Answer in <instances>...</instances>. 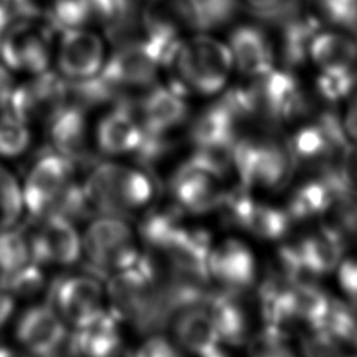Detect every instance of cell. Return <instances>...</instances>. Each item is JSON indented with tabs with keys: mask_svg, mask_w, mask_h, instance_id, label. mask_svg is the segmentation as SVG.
I'll return each instance as SVG.
<instances>
[{
	"mask_svg": "<svg viewBox=\"0 0 357 357\" xmlns=\"http://www.w3.org/2000/svg\"><path fill=\"white\" fill-rule=\"evenodd\" d=\"M163 74L190 99L216 98L236 77L225 39L204 31H194L180 40L165 63Z\"/></svg>",
	"mask_w": 357,
	"mask_h": 357,
	"instance_id": "1",
	"label": "cell"
},
{
	"mask_svg": "<svg viewBox=\"0 0 357 357\" xmlns=\"http://www.w3.org/2000/svg\"><path fill=\"white\" fill-rule=\"evenodd\" d=\"M91 215L131 219L156 197L158 183L148 167L105 159L92 165L81 180Z\"/></svg>",
	"mask_w": 357,
	"mask_h": 357,
	"instance_id": "2",
	"label": "cell"
},
{
	"mask_svg": "<svg viewBox=\"0 0 357 357\" xmlns=\"http://www.w3.org/2000/svg\"><path fill=\"white\" fill-rule=\"evenodd\" d=\"M77 166L50 149L36 156L21 178L25 216L59 215L77 222L89 215Z\"/></svg>",
	"mask_w": 357,
	"mask_h": 357,
	"instance_id": "3",
	"label": "cell"
},
{
	"mask_svg": "<svg viewBox=\"0 0 357 357\" xmlns=\"http://www.w3.org/2000/svg\"><path fill=\"white\" fill-rule=\"evenodd\" d=\"M233 169L247 190L280 191L289 185L297 163L286 138L266 131L238 135L233 145Z\"/></svg>",
	"mask_w": 357,
	"mask_h": 357,
	"instance_id": "4",
	"label": "cell"
},
{
	"mask_svg": "<svg viewBox=\"0 0 357 357\" xmlns=\"http://www.w3.org/2000/svg\"><path fill=\"white\" fill-rule=\"evenodd\" d=\"M82 258L102 278L135 265L141 258L138 236L128 219L93 215L81 230Z\"/></svg>",
	"mask_w": 357,
	"mask_h": 357,
	"instance_id": "5",
	"label": "cell"
},
{
	"mask_svg": "<svg viewBox=\"0 0 357 357\" xmlns=\"http://www.w3.org/2000/svg\"><path fill=\"white\" fill-rule=\"evenodd\" d=\"M110 53V42L98 28L60 29L54 38L52 70L66 82H93L103 74Z\"/></svg>",
	"mask_w": 357,
	"mask_h": 357,
	"instance_id": "6",
	"label": "cell"
},
{
	"mask_svg": "<svg viewBox=\"0 0 357 357\" xmlns=\"http://www.w3.org/2000/svg\"><path fill=\"white\" fill-rule=\"evenodd\" d=\"M53 32L38 18H15L0 33V66L18 78L52 70Z\"/></svg>",
	"mask_w": 357,
	"mask_h": 357,
	"instance_id": "7",
	"label": "cell"
},
{
	"mask_svg": "<svg viewBox=\"0 0 357 357\" xmlns=\"http://www.w3.org/2000/svg\"><path fill=\"white\" fill-rule=\"evenodd\" d=\"M162 75V66L137 38L117 52L112 50L99 79L103 81L109 95L119 96V102L132 105L141 95L160 82Z\"/></svg>",
	"mask_w": 357,
	"mask_h": 357,
	"instance_id": "8",
	"label": "cell"
},
{
	"mask_svg": "<svg viewBox=\"0 0 357 357\" xmlns=\"http://www.w3.org/2000/svg\"><path fill=\"white\" fill-rule=\"evenodd\" d=\"M49 303L66 325L79 329L109 312L106 283L95 272H70L50 287Z\"/></svg>",
	"mask_w": 357,
	"mask_h": 357,
	"instance_id": "9",
	"label": "cell"
},
{
	"mask_svg": "<svg viewBox=\"0 0 357 357\" xmlns=\"http://www.w3.org/2000/svg\"><path fill=\"white\" fill-rule=\"evenodd\" d=\"M32 229L28 233L32 258L36 264L47 268H71L82 259L81 230L77 222L50 215L32 219Z\"/></svg>",
	"mask_w": 357,
	"mask_h": 357,
	"instance_id": "10",
	"label": "cell"
},
{
	"mask_svg": "<svg viewBox=\"0 0 357 357\" xmlns=\"http://www.w3.org/2000/svg\"><path fill=\"white\" fill-rule=\"evenodd\" d=\"M11 324L14 343L35 357H56L68 342L70 328L49 301L31 303Z\"/></svg>",
	"mask_w": 357,
	"mask_h": 357,
	"instance_id": "11",
	"label": "cell"
},
{
	"mask_svg": "<svg viewBox=\"0 0 357 357\" xmlns=\"http://www.w3.org/2000/svg\"><path fill=\"white\" fill-rule=\"evenodd\" d=\"M236 75L241 79L258 77L278 66L273 32L266 24L254 21L236 22L225 39Z\"/></svg>",
	"mask_w": 357,
	"mask_h": 357,
	"instance_id": "12",
	"label": "cell"
},
{
	"mask_svg": "<svg viewBox=\"0 0 357 357\" xmlns=\"http://www.w3.org/2000/svg\"><path fill=\"white\" fill-rule=\"evenodd\" d=\"M132 107L145 132L172 135L191 117L190 98L162 79L141 95Z\"/></svg>",
	"mask_w": 357,
	"mask_h": 357,
	"instance_id": "13",
	"label": "cell"
},
{
	"mask_svg": "<svg viewBox=\"0 0 357 357\" xmlns=\"http://www.w3.org/2000/svg\"><path fill=\"white\" fill-rule=\"evenodd\" d=\"M244 124L245 120L225 91L190 117L187 137L194 148L233 146Z\"/></svg>",
	"mask_w": 357,
	"mask_h": 357,
	"instance_id": "14",
	"label": "cell"
},
{
	"mask_svg": "<svg viewBox=\"0 0 357 357\" xmlns=\"http://www.w3.org/2000/svg\"><path fill=\"white\" fill-rule=\"evenodd\" d=\"M144 128L131 103L117 102L92 123V146L107 159L135 155Z\"/></svg>",
	"mask_w": 357,
	"mask_h": 357,
	"instance_id": "15",
	"label": "cell"
},
{
	"mask_svg": "<svg viewBox=\"0 0 357 357\" xmlns=\"http://www.w3.org/2000/svg\"><path fill=\"white\" fill-rule=\"evenodd\" d=\"M49 149L73 160L84 162L92 149V121L77 105H61L45 121Z\"/></svg>",
	"mask_w": 357,
	"mask_h": 357,
	"instance_id": "16",
	"label": "cell"
},
{
	"mask_svg": "<svg viewBox=\"0 0 357 357\" xmlns=\"http://www.w3.org/2000/svg\"><path fill=\"white\" fill-rule=\"evenodd\" d=\"M222 180L185 159L172 174L169 191L180 212L201 215L216 209L223 190Z\"/></svg>",
	"mask_w": 357,
	"mask_h": 357,
	"instance_id": "17",
	"label": "cell"
},
{
	"mask_svg": "<svg viewBox=\"0 0 357 357\" xmlns=\"http://www.w3.org/2000/svg\"><path fill=\"white\" fill-rule=\"evenodd\" d=\"M17 86L8 93L7 109L20 114L29 123L47 117L64 105V88L63 81L53 70L33 75L20 78Z\"/></svg>",
	"mask_w": 357,
	"mask_h": 357,
	"instance_id": "18",
	"label": "cell"
},
{
	"mask_svg": "<svg viewBox=\"0 0 357 357\" xmlns=\"http://www.w3.org/2000/svg\"><path fill=\"white\" fill-rule=\"evenodd\" d=\"M209 279L220 289L245 293L257 280V261L251 248L237 238H227L212 245L208 258Z\"/></svg>",
	"mask_w": 357,
	"mask_h": 357,
	"instance_id": "19",
	"label": "cell"
},
{
	"mask_svg": "<svg viewBox=\"0 0 357 357\" xmlns=\"http://www.w3.org/2000/svg\"><path fill=\"white\" fill-rule=\"evenodd\" d=\"M212 241L208 231L198 227L178 225L156 251L174 271L209 280L208 258Z\"/></svg>",
	"mask_w": 357,
	"mask_h": 357,
	"instance_id": "20",
	"label": "cell"
},
{
	"mask_svg": "<svg viewBox=\"0 0 357 357\" xmlns=\"http://www.w3.org/2000/svg\"><path fill=\"white\" fill-rule=\"evenodd\" d=\"M130 0H47L52 22L60 29L91 26L100 29L121 22Z\"/></svg>",
	"mask_w": 357,
	"mask_h": 357,
	"instance_id": "21",
	"label": "cell"
},
{
	"mask_svg": "<svg viewBox=\"0 0 357 357\" xmlns=\"http://www.w3.org/2000/svg\"><path fill=\"white\" fill-rule=\"evenodd\" d=\"M278 66L298 71L307 67L308 49L317 31L322 26L307 7H301L273 25Z\"/></svg>",
	"mask_w": 357,
	"mask_h": 357,
	"instance_id": "22",
	"label": "cell"
},
{
	"mask_svg": "<svg viewBox=\"0 0 357 357\" xmlns=\"http://www.w3.org/2000/svg\"><path fill=\"white\" fill-rule=\"evenodd\" d=\"M229 225L257 238L275 241L289 233L293 220L284 208L257 201L248 191L236 202Z\"/></svg>",
	"mask_w": 357,
	"mask_h": 357,
	"instance_id": "23",
	"label": "cell"
},
{
	"mask_svg": "<svg viewBox=\"0 0 357 357\" xmlns=\"http://www.w3.org/2000/svg\"><path fill=\"white\" fill-rule=\"evenodd\" d=\"M121 322L109 311L99 319L74 329L68 346L75 357H132L126 343Z\"/></svg>",
	"mask_w": 357,
	"mask_h": 357,
	"instance_id": "24",
	"label": "cell"
},
{
	"mask_svg": "<svg viewBox=\"0 0 357 357\" xmlns=\"http://www.w3.org/2000/svg\"><path fill=\"white\" fill-rule=\"evenodd\" d=\"M307 67L312 71L357 70V35L321 26L311 40Z\"/></svg>",
	"mask_w": 357,
	"mask_h": 357,
	"instance_id": "25",
	"label": "cell"
},
{
	"mask_svg": "<svg viewBox=\"0 0 357 357\" xmlns=\"http://www.w3.org/2000/svg\"><path fill=\"white\" fill-rule=\"evenodd\" d=\"M244 294L222 289L211 291L206 301L219 340L229 346H240L250 339L251 318Z\"/></svg>",
	"mask_w": 357,
	"mask_h": 357,
	"instance_id": "26",
	"label": "cell"
},
{
	"mask_svg": "<svg viewBox=\"0 0 357 357\" xmlns=\"http://www.w3.org/2000/svg\"><path fill=\"white\" fill-rule=\"evenodd\" d=\"M169 326L176 344L197 357H204L219 347L220 340L206 304L178 311Z\"/></svg>",
	"mask_w": 357,
	"mask_h": 357,
	"instance_id": "27",
	"label": "cell"
},
{
	"mask_svg": "<svg viewBox=\"0 0 357 357\" xmlns=\"http://www.w3.org/2000/svg\"><path fill=\"white\" fill-rule=\"evenodd\" d=\"M339 194L340 190L329 177L317 173L290 192L284 209L293 223L310 220L329 212Z\"/></svg>",
	"mask_w": 357,
	"mask_h": 357,
	"instance_id": "28",
	"label": "cell"
},
{
	"mask_svg": "<svg viewBox=\"0 0 357 357\" xmlns=\"http://www.w3.org/2000/svg\"><path fill=\"white\" fill-rule=\"evenodd\" d=\"M194 31L215 32L230 25L240 7L238 0H181Z\"/></svg>",
	"mask_w": 357,
	"mask_h": 357,
	"instance_id": "29",
	"label": "cell"
},
{
	"mask_svg": "<svg viewBox=\"0 0 357 357\" xmlns=\"http://www.w3.org/2000/svg\"><path fill=\"white\" fill-rule=\"evenodd\" d=\"M33 144L32 123L10 109L0 112V159H20L31 151Z\"/></svg>",
	"mask_w": 357,
	"mask_h": 357,
	"instance_id": "30",
	"label": "cell"
},
{
	"mask_svg": "<svg viewBox=\"0 0 357 357\" xmlns=\"http://www.w3.org/2000/svg\"><path fill=\"white\" fill-rule=\"evenodd\" d=\"M312 73L314 75L310 85L312 96L328 106L344 103L357 89V70Z\"/></svg>",
	"mask_w": 357,
	"mask_h": 357,
	"instance_id": "31",
	"label": "cell"
},
{
	"mask_svg": "<svg viewBox=\"0 0 357 357\" xmlns=\"http://www.w3.org/2000/svg\"><path fill=\"white\" fill-rule=\"evenodd\" d=\"M35 262L28 233L20 225L0 230V282Z\"/></svg>",
	"mask_w": 357,
	"mask_h": 357,
	"instance_id": "32",
	"label": "cell"
},
{
	"mask_svg": "<svg viewBox=\"0 0 357 357\" xmlns=\"http://www.w3.org/2000/svg\"><path fill=\"white\" fill-rule=\"evenodd\" d=\"M24 216L21 178L0 159V230L18 226Z\"/></svg>",
	"mask_w": 357,
	"mask_h": 357,
	"instance_id": "33",
	"label": "cell"
},
{
	"mask_svg": "<svg viewBox=\"0 0 357 357\" xmlns=\"http://www.w3.org/2000/svg\"><path fill=\"white\" fill-rule=\"evenodd\" d=\"M308 10L322 26L357 35V0H305Z\"/></svg>",
	"mask_w": 357,
	"mask_h": 357,
	"instance_id": "34",
	"label": "cell"
},
{
	"mask_svg": "<svg viewBox=\"0 0 357 357\" xmlns=\"http://www.w3.org/2000/svg\"><path fill=\"white\" fill-rule=\"evenodd\" d=\"M17 300H33L47 286L46 269L36 262H32L0 282Z\"/></svg>",
	"mask_w": 357,
	"mask_h": 357,
	"instance_id": "35",
	"label": "cell"
},
{
	"mask_svg": "<svg viewBox=\"0 0 357 357\" xmlns=\"http://www.w3.org/2000/svg\"><path fill=\"white\" fill-rule=\"evenodd\" d=\"M326 331L340 342L349 343L357 349V301H333Z\"/></svg>",
	"mask_w": 357,
	"mask_h": 357,
	"instance_id": "36",
	"label": "cell"
},
{
	"mask_svg": "<svg viewBox=\"0 0 357 357\" xmlns=\"http://www.w3.org/2000/svg\"><path fill=\"white\" fill-rule=\"evenodd\" d=\"M240 7L254 20L264 24H278L304 6V0H238Z\"/></svg>",
	"mask_w": 357,
	"mask_h": 357,
	"instance_id": "37",
	"label": "cell"
},
{
	"mask_svg": "<svg viewBox=\"0 0 357 357\" xmlns=\"http://www.w3.org/2000/svg\"><path fill=\"white\" fill-rule=\"evenodd\" d=\"M286 339L284 332L264 326L247 340L248 357H296Z\"/></svg>",
	"mask_w": 357,
	"mask_h": 357,
	"instance_id": "38",
	"label": "cell"
},
{
	"mask_svg": "<svg viewBox=\"0 0 357 357\" xmlns=\"http://www.w3.org/2000/svg\"><path fill=\"white\" fill-rule=\"evenodd\" d=\"M300 349L303 357H346L342 342L325 329H308Z\"/></svg>",
	"mask_w": 357,
	"mask_h": 357,
	"instance_id": "39",
	"label": "cell"
},
{
	"mask_svg": "<svg viewBox=\"0 0 357 357\" xmlns=\"http://www.w3.org/2000/svg\"><path fill=\"white\" fill-rule=\"evenodd\" d=\"M132 357H183V354L178 351L177 344L153 333L137 350H132Z\"/></svg>",
	"mask_w": 357,
	"mask_h": 357,
	"instance_id": "40",
	"label": "cell"
},
{
	"mask_svg": "<svg viewBox=\"0 0 357 357\" xmlns=\"http://www.w3.org/2000/svg\"><path fill=\"white\" fill-rule=\"evenodd\" d=\"M337 282L343 293L357 301V258H344L336 268Z\"/></svg>",
	"mask_w": 357,
	"mask_h": 357,
	"instance_id": "41",
	"label": "cell"
},
{
	"mask_svg": "<svg viewBox=\"0 0 357 357\" xmlns=\"http://www.w3.org/2000/svg\"><path fill=\"white\" fill-rule=\"evenodd\" d=\"M343 106V112L339 116L344 134L350 144L357 145V89L347 98Z\"/></svg>",
	"mask_w": 357,
	"mask_h": 357,
	"instance_id": "42",
	"label": "cell"
},
{
	"mask_svg": "<svg viewBox=\"0 0 357 357\" xmlns=\"http://www.w3.org/2000/svg\"><path fill=\"white\" fill-rule=\"evenodd\" d=\"M18 300L0 283V331L10 325L17 314Z\"/></svg>",
	"mask_w": 357,
	"mask_h": 357,
	"instance_id": "43",
	"label": "cell"
},
{
	"mask_svg": "<svg viewBox=\"0 0 357 357\" xmlns=\"http://www.w3.org/2000/svg\"><path fill=\"white\" fill-rule=\"evenodd\" d=\"M0 357H35L15 343H0Z\"/></svg>",
	"mask_w": 357,
	"mask_h": 357,
	"instance_id": "44",
	"label": "cell"
},
{
	"mask_svg": "<svg viewBox=\"0 0 357 357\" xmlns=\"http://www.w3.org/2000/svg\"><path fill=\"white\" fill-rule=\"evenodd\" d=\"M204 357H229L222 349H215L213 351H211V353H208L206 356H204Z\"/></svg>",
	"mask_w": 357,
	"mask_h": 357,
	"instance_id": "45",
	"label": "cell"
},
{
	"mask_svg": "<svg viewBox=\"0 0 357 357\" xmlns=\"http://www.w3.org/2000/svg\"><path fill=\"white\" fill-rule=\"evenodd\" d=\"M141 1H148V0H141Z\"/></svg>",
	"mask_w": 357,
	"mask_h": 357,
	"instance_id": "46",
	"label": "cell"
},
{
	"mask_svg": "<svg viewBox=\"0 0 357 357\" xmlns=\"http://www.w3.org/2000/svg\"><path fill=\"white\" fill-rule=\"evenodd\" d=\"M354 357H357V356H354Z\"/></svg>",
	"mask_w": 357,
	"mask_h": 357,
	"instance_id": "47",
	"label": "cell"
}]
</instances>
